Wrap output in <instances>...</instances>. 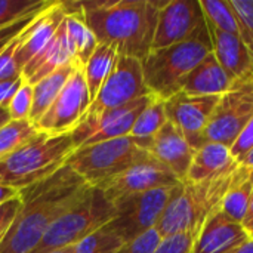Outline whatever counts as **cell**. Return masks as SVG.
<instances>
[{"label": "cell", "instance_id": "obj_27", "mask_svg": "<svg viewBox=\"0 0 253 253\" xmlns=\"http://www.w3.org/2000/svg\"><path fill=\"white\" fill-rule=\"evenodd\" d=\"M117 56H119V53L113 46L99 43L98 47L95 49V52L92 53V56L84 64L83 73H84V79H86L89 95H90L92 101L96 98L101 86L104 84V82L113 71Z\"/></svg>", "mask_w": 253, "mask_h": 253}, {"label": "cell", "instance_id": "obj_44", "mask_svg": "<svg viewBox=\"0 0 253 253\" xmlns=\"http://www.w3.org/2000/svg\"><path fill=\"white\" fill-rule=\"evenodd\" d=\"M239 165H242V166H245V168H248V169H253V150H251V151L245 156V159H243Z\"/></svg>", "mask_w": 253, "mask_h": 253}, {"label": "cell", "instance_id": "obj_38", "mask_svg": "<svg viewBox=\"0 0 253 253\" xmlns=\"http://www.w3.org/2000/svg\"><path fill=\"white\" fill-rule=\"evenodd\" d=\"M21 208V199L19 194L7 202H4L3 205H0V245L3 242V239L6 237L12 222L15 221L18 212Z\"/></svg>", "mask_w": 253, "mask_h": 253}, {"label": "cell", "instance_id": "obj_20", "mask_svg": "<svg viewBox=\"0 0 253 253\" xmlns=\"http://www.w3.org/2000/svg\"><path fill=\"white\" fill-rule=\"evenodd\" d=\"M70 64L76 65V52L62 21L50 43L22 68V77L30 84H36L58 68Z\"/></svg>", "mask_w": 253, "mask_h": 253}, {"label": "cell", "instance_id": "obj_28", "mask_svg": "<svg viewBox=\"0 0 253 253\" xmlns=\"http://www.w3.org/2000/svg\"><path fill=\"white\" fill-rule=\"evenodd\" d=\"M39 133L30 120H10L0 127V159L12 154Z\"/></svg>", "mask_w": 253, "mask_h": 253}, {"label": "cell", "instance_id": "obj_16", "mask_svg": "<svg viewBox=\"0 0 253 253\" xmlns=\"http://www.w3.org/2000/svg\"><path fill=\"white\" fill-rule=\"evenodd\" d=\"M65 16L67 9L64 1H50L19 34L16 62L21 71L36 55H39L50 43Z\"/></svg>", "mask_w": 253, "mask_h": 253}, {"label": "cell", "instance_id": "obj_19", "mask_svg": "<svg viewBox=\"0 0 253 253\" xmlns=\"http://www.w3.org/2000/svg\"><path fill=\"white\" fill-rule=\"evenodd\" d=\"M206 25L211 36L212 53L225 73L234 82L251 76L253 73V53L246 47L242 39L236 34L216 30L208 22Z\"/></svg>", "mask_w": 253, "mask_h": 253}, {"label": "cell", "instance_id": "obj_14", "mask_svg": "<svg viewBox=\"0 0 253 253\" xmlns=\"http://www.w3.org/2000/svg\"><path fill=\"white\" fill-rule=\"evenodd\" d=\"M179 179L151 154L132 165L125 172L105 181L98 188L114 205L119 200L163 187H175Z\"/></svg>", "mask_w": 253, "mask_h": 253}, {"label": "cell", "instance_id": "obj_22", "mask_svg": "<svg viewBox=\"0 0 253 253\" xmlns=\"http://www.w3.org/2000/svg\"><path fill=\"white\" fill-rule=\"evenodd\" d=\"M236 166H239V163L234 160L230 147L218 142H206L194 151L193 162L184 182H202L234 169Z\"/></svg>", "mask_w": 253, "mask_h": 253}, {"label": "cell", "instance_id": "obj_37", "mask_svg": "<svg viewBox=\"0 0 253 253\" xmlns=\"http://www.w3.org/2000/svg\"><path fill=\"white\" fill-rule=\"evenodd\" d=\"M42 12V10H40ZM40 12H37V13H40ZM37 13H33V15H28V16H25V18H21V19H18V21H15V22H12V24H9V25H6V27H3V28H0V53L28 27V24L36 18V15Z\"/></svg>", "mask_w": 253, "mask_h": 253}, {"label": "cell", "instance_id": "obj_35", "mask_svg": "<svg viewBox=\"0 0 253 253\" xmlns=\"http://www.w3.org/2000/svg\"><path fill=\"white\" fill-rule=\"evenodd\" d=\"M18 44H19V36L0 53V82L18 79L22 76V71L16 62Z\"/></svg>", "mask_w": 253, "mask_h": 253}, {"label": "cell", "instance_id": "obj_1", "mask_svg": "<svg viewBox=\"0 0 253 253\" xmlns=\"http://www.w3.org/2000/svg\"><path fill=\"white\" fill-rule=\"evenodd\" d=\"M89 187L74 170L64 165L49 178L21 190V208L0 245V253L33 252L50 225Z\"/></svg>", "mask_w": 253, "mask_h": 253}, {"label": "cell", "instance_id": "obj_29", "mask_svg": "<svg viewBox=\"0 0 253 253\" xmlns=\"http://www.w3.org/2000/svg\"><path fill=\"white\" fill-rule=\"evenodd\" d=\"M205 21L216 30L239 36L237 21L228 0H200Z\"/></svg>", "mask_w": 253, "mask_h": 253}, {"label": "cell", "instance_id": "obj_26", "mask_svg": "<svg viewBox=\"0 0 253 253\" xmlns=\"http://www.w3.org/2000/svg\"><path fill=\"white\" fill-rule=\"evenodd\" d=\"M166 122L168 117H166L165 101L153 96L148 105L142 110V113L136 119L129 136H132L141 148L148 151L153 138L166 125Z\"/></svg>", "mask_w": 253, "mask_h": 253}, {"label": "cell", "instance_id": "obj_12", "mask_svg": "<svg viewBox=\"0 0 253 253\" xmlns=\"http://www.w3.org/2000/svg\"><path fill=\"white\" fill-rule=\"evenodd\" d=\"M147 95L151 93L144 82L142 62L132 56L119 55L113 71L101 86L96 98L90 102L86 114H98L117 108Z\"/></svg>", "mask_w": 253, "mask_h": 253}, {"label": "cell", "instance_id": "obj_39", "mask_svg": "<svg viewBox=\"0 0 253 253\" xmlns=\"http://www.w3.org/2000/svg\"><path fill=\"white\" fill-rule=\"evenodd\" d=\"M230 148H231V154L237 163H240L245 159V156L251 150H253V119L245 126V129L242 130V133L237 136V139L234 141V144Z\"/></svg>", "mask_w": 253, "mask_h": 253}, {"label": "cell", "instance_id": "obj_40", "mask_svg": "<svg viewBox=\"0 0 253 253\" xmlns=\"http://www.w3.org/2000/svg\"><path fill=\"white\" fill-rule=\"evenodd\" d=\"M24 77H18V79H10V80H3L0 82V108H6L9 107L10 101L13 99L16 90L19 89V86L22 84Z\"/></svg>", "mask_w": 253, "mask_h": 253}, {"label": "cell", "instance_id": "obj_11", "mask_svg": "<svg viewBox=\"0 0 253 253\" xmlns=\"http://www.w3.org/2000/svg\"><path fill=\"white\" fill-rule=\"evenodd\" d=\"M151 98L153 95H147L117 108L105 110L98 114H84L82 122L70 133L74 148L129 136L136 119Z\"/></svg>", "mask_w": 253, "mask_h": 253}, {"label": "cell", "instance_id": "obj_2", "mask_svg": "<svg viewBox=\"0 0 253 253\" xmlns=\"http://www.w3.org/2000/svg\"><path fill=\"white\" fill-rule=\"evenodd\" d=\"M166 0L80 1L87 27L98 43L113 46L119 55L144 61L153 50L159 12Z\"/></svg>", "mask_w": 253, "mask_h": 253}, {"label": "cell", "instance_id": "obj_3", "mask_svg": "<svg viewBox=\"0 0 253 253\" xmlns=\"http://www.w3.org/2000/svg\"><path fill=\"white\" fill-rule=\"evenodd\" d=\"M236 169L237 166L202 182H179L175 185L156 225L160 237L191 234L196 239L205 222L221 209Z\"/></svg>", "mask_w": 253, "mask_h": 253}, {"label": "cell", "instance_id": "obj_30", "mask_svg": "<svg viewBox=\"0 0 253 253\" xmlns=\"http://www.w3.org/2000/svg\"><path fill=\"white\" fill-rule=\"evenodd\" d=\"M125 242L107 225L93 231L73 246V253H116Z\"/></svg>", "mask_w": 253, "mask_h": 253}, {"label": "cell", "instance_id": "obj_21", "mask_svg": "<svg viewBox=\"0 0 253 253\" xmlns=\"http://www.w3.org/2000/svg\"><path fill=\"white\" fill-rule=\"evenodd\" d=\"M234 84V80L219 65L211 52L187 77L182 92L196 96H222Z\"/></svg>", "mask_w": 253, "mask_h": 253}, {"label": "cell", "instance_id": "obj_7", "mask_svg": "<svg viewBox=\"0 0 253 253\" xmlns=\"http://www.w3.org/2000/svg\"><path fill=\"white\" fill-rule=\"evenodd\" d=\"M150 156L132 136L102 141L76 148L65 162L90 187H99L132 165Z\"/></svg>", "mask_w": 253, "mask_h": 253}, {"label": "cell", "instance_id": "obj_42", "mask_svg": "<svg viewBox=\"0 0 253 253\" xmlns=\"http://www.w3.org/2000/svg\"><path fill=\"white\" fill-rule=\"evenodd\" d=\"M251 172H252V179H253V169H251ZM243 227L246 228V231H249V230H252L253 228V196H252V200H251V205H249L248 215H246V218H245V221H243Z\"/></svg>", "mask_w": 253, "mask_h": 253}, {"label": "cell", "instance_id": "obj_33", "mask_svg": "<svg viewBox=\"0 0 253 253\" xmlns=\"http://www.w3.org/2000/svg\"><path fill=\"white\" fill-rule=\"evenodd\" d=\"M31 108H33V84L24 80L19 89L16 90L13 99L10 101L7 111L12 120H28Z\"/></svg>", "mask_w": 253, "mask_h": 253}, {"label": "cell", "instance_id": "obj_4", "mask_svg": "<svg viewBox=\"0 0 253 253\" xmlns=\"http://www.w3.org/2000/svg\"><path fill=\"white\" fill-rule=\"evenodd\" d=\"M212 52L206 21L188 39L151 50L142 62L144 82L150 93L163 101L182 90L190 73Z\"/></svg>", "mask_w": 253, "mask_h": 253}, {"label": "cell", "instance_id": "obj_18", "mask_svg": "<svg viewBox=\"0 0 253 253\" xmlns=\"http://www.w3.org/2000/svg\"><path fill=\"white\" fill-rule=\"evenodd\" d=\"M148 153L162 165H165L179 179V182L185 181L194 151L182 133L169 120L153 138Z\"/></svg>", "mask_w": 253, "mask_h": 253}, {"label": "cell", "instance_id": "obj_23", "mask_svg": "<svg viewBox=\"0 0 253 253\" xmlns=\"http://www.w3.org/2000/svg\"><path fill=\"white\" fill-rule=\"evenodd\" d=\"M64 4L67 9L64 19L65 31L76 52V65L83 68L99 43L83 18L80 1H64Z\"/></svg>", "mask_w": 253, "mask_h": 253}, {"label": "cell", "instance_id": "obj_46", "mask_svg": "<svg viewBox=\"0 0 253 253\" xmlns=\"http://www.w3.org/2000/svg\"><path fill=\"white\" fill-rule=\"evenodd\" d=\"M49 253H73V246L71 248H65V249H58V251H52Z\"/></svg>", "mask_w": 253, "mask_h": 253}, {"label": "cell", "instance_id": "obj_43", "mask_svg": "<svg viewBox=\"0 0 253 253\" xmlns=\"http://www.w3.org/2000/svg\"><path fill=\"white\" fill-rule=\"evenodd\" d=\"M231 253H253V239L246 240L242 246H239L236 251H233Z\"/></svg>", "mask_w": 253, "mask_h": 253}, {"label": "cell", "instance_id": "obj_5", "mask_svg": "<svg viewBox=\"0 0 253 253\" xmlns=\"http://www.w3.org/2000/svg\"><path fill=\"white\" fill-rule=\"evenodd\" d=\"M70 133H39L12 154L0 159V185L18 193L59 170L74 151Z\"/></svg>", "mask_w": 253, "mask_h": 253}, {"label": "cell", "instance_id": "obj_32", "mask_svg": "<svg viewBox=\"0 0 253 253\" xmlns=\"http://www.w3.org/2000/svg\"><path fill=\"white\" fill-rule=\"evenodd\" d=\"M239 28V37L253 53V0H228Z\"/></svg>", "mask_w": 253, "mask_h": 253}, {"label": "cell", "instance_id": "obj_24", "mask_svg": "<svg viewBox=\"0 0 253 253\" xmlns=\"http://www.w3.org/2000/svg\"><path fill=\"white\" fill-rule=\"evenodd\" d=\"M253 196V179L251 169L239 165L228 191L224 196L221 211L233 221L243 225Z\"/></svg>", "mask_w": 253, "mask_h": 253}, {"label": "cell", "instance_id": "obj_6", "mask_svg": "<svg viewBox=\"0 0 253 253\" xmlns=\"http://www.w3.org/2000/svg\"><path fill=\"white\" fill-rule=\"evenodd\" d=\"M114 205L98 187L86 193L46 231L39 246L31 253H49L77 245L84 237L107 225L114 218Z\"/></svg>", "mask_w": 253, "mask_h": 253}, {"label": "cell", "instance_id": "obj_36", "mask_svg": "<svg viewBox=\"0 0 253 253\" xmlns=\"http://www.w3.org/2000/svg\"><path fill=\"white\" fill-rule=\"evenodd\" d=\"M194 245V236L178 234L163 239L154 253H191Z\"/></svg>", "mask_w": 253, "mask_h": 253}, {"label": "cell", "instance_id": "obj_31", "mask_svg": "<svg viewBox=\"0 0 253 253\" xmlns=\"http://www.w3.org/2000/svg\"><path fill=\"white\" fill-rule=\"evenodd\" d=\"M49 3L46 0H0V28L43 10Z\"/></svg>", "mask_w": 253, "mask_h": 253}, {"label": "cell", "instance_id": "obj_45", "mask_svg": "<svg viewBox=\"0 0 253 253\" xmlns=\"http://www.w3.org/2000/svg\"><path fill=\"white\" fill-rule=\"evenodd\" d=\"M12 119H10V114L6 108H0V127L4 126L6 123H9Z\"/></svg>", "mask_w": 253, "mask_h": 253}, {"label": "cell", "instance_id": "obj_13", "mask_svg": "<svg viewBox=\"0 0 253 253\" xmlns=\"http://www.w3.org/2000/svg\"><path fill=\"white\" fill-rule=\"evenodd\" d=\"M221 96H196L178 92L165 101L168 120L182 133L193 151L203 147L206 129Z\"/></svg>", "mask_w": 253, "mask_h": 253}, {"label": "cell", "instance_id": "obj_15", "mask_svg": "<svg viewBox=\"0 0 253 253\" xmlns=\"http://www.w3.org/2000/svg\"><path fill=\"white\" fill-rule=\"evenodd\" d=\"M203 24L200 0H166L159 12L153 50L184 42Z\"/></svg>", "mask_w": 253, "mask_h": 253}, {"label": "cell", "instance_id": "obj_17", "mask_svg": "<svg viewBox=\"0 0 253 253\" xmlns=\"http://www.w3.org/2000/svg\"><path fill=\"white\" fill-rule=\"evenodd\" d=\"M246 240H249L246 228L219 209L196 236L191 253H231Z\"/></svg>", "mask_w": 253, "mask_h": 253}, {"label": "cell", "instance_id": "obj_41", "mask_svg": "<svg viewBox=\"0 0 253 253\" xmlns=\"http://www.w3.org/2000/svg\"><path fill=\"white\" fill-rule=\"evenodd\" d=\"M18 194H19V193H18L16 190H12V188H7V187L0 185V205H3L4 202H7V200L16 197Z\"/></svg>", "mask_w": 253, "mask_h": 253}, {"label": "cell", "instance_id": "obj_9", "mask_svg": "<svg viewBox=\"0 0 253 253\" xmlns=\"http://www.w3.org/2000/svg\"><path fill=\"white\" fill-rule=\"evenodd\" d=\"M173 187L156 188L125 197L114 203V218L108 227L125 242H130L156 228Z\"/></svg>", "mask_w": 253, "mask_h": 253}, {"label": "cell", "instance_id": "obj_34", "mask_svg": "<svg viewBox=\"0 0 253 253\" xmlns=\"http://www.w3.org/2000/svg\"><path fill=\"white\" fill-rule=\"evenodd\" d=\"M163 239L156 228L144 233L142 236L125 243L116 253H154Z\"/></svg>", "mask_w": 253, "mask_h": 253}, {"label": "cell", "instance_id": "obj_47", "mask_svg": "<svg viewBox=\"0 0 253 253\" xmlns=\"http://www.w3.org/2000/svg\"><path fill=\"white\" fill-rule=\"evenodd\" d=\"M248 233H249V239H253V228L252 230H249Z\"/></svg>", "mask_w": 253, "mask_h": 253}, {"label": "cell", "instance_id": "obj_10", "mask_svg": "<svg viewBox=\"0 0 253 253\" xmlns=\"http://www.w3.org/2000/svg\"><path fill=\"white\" fill-rule=\"evenodd\" d=\"M90 102L83 68L76 67L55 102L36 123V127L49 136L71 133L87 113Z\"/></svg>", "mask_w": 253, "mask_h": 253}, {"label": "cell", "instance_id": "obj_25", "mask_svg": "<svg viewBox=\"0 0 253 253\" xmlns=\"http://www.w3.org/2000/svg\"><path fill=\"white\" fill-rule=\"evenodd\" d=\"M77 65L70 64L65 67L58 68L47 77L42 79L36 84H33V108L30 113V122L36 126V123L42 119V116L50 108V105L55 102L61 90L64 89L67 80L73 74L74 68Z\"/></svg>", "mask_w": 253, "mask_h": 253}, {"label": "cell", "instance_id": "obj_8", "mask_svg": "<svg viewBox=\"0 0 253 253\" xmlns=\"http://www.w3.org/2000/svg\"><path fill=\"white\" fill-rule=\"evenodd\" d=\"M252 119L253 73L234 82L233 87L219 98L206 129V139L231 147Z\"/></svg>", "mask_w": 253, "mask_h": 253}]
</instances>
